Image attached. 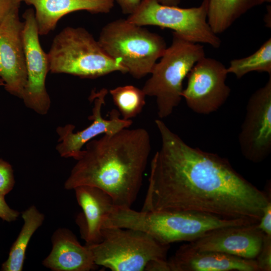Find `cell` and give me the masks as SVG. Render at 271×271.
<instances>
[{"mask_svg": "<svg viewBox=\"0 0 271 271\" xmlns=\"http://www.w3.org/2000/svg\"><path fill=\"white\" fill-rule=\"evenodd\" d=\"M23 17L27 80L22 99L27 107L38 114L45 115L51 103L45 84L47 74L50 71L48 56L40 43L34 10L27 9Z\"/></svg>", "mask_w": 271, "mask_h": 271, "instance_id": "obj_10", "label": "cell"}, {"mask_svg": "<svg viewBox=\"0 0 271 271\" xmlns=\"http://www.w3.org/2000/svg\"><path fill=\"white\" fill-rule=\"evenodd\" d=\"M144 270L146 271H170V267L166 260H154L146 265Z\"/></svg>", "mask_w": 271, "mask_h": 271, "instance_id": "obj_29", "label": "cell"}, {"mask_svg": "<svg viewBox=\"0 0 271 271\" xmlns=\"http://www.w3.org/2000/svg\"><path fill=\"white\" fill-rule=\"evenodd\" d=\"M86 245L97 266L112 271L144 270L152 260L167 259L170 247L144 231L116 227L102 228L100 241Z\"/></svg>", "mask_w": 271, "mask_h": 271, "instance_id": "obj_7", "label": "cell"}, {"mask_svg": "<svg viewBox=\"0 0 271 271\" xmlns=\"http://www.w3.org/2000/svg\"><path fill=\"white\" fill-rule=\"evenodd\" d=\"M238 141L242 154L250 162H261L271 152V75L248 100Z\"/></svg>", "mask_w": 271, "mask_h": 271, "instance_id": "obj_11", "label": "cell"}, {"mask_svg": "<svg viewBox=\"0 0 271 271\" xmlns=\"http://www.w3.org/2000/svg\"><path fill=\"white\" fill-rule=\"evenodd\" d=\"M73 190L83 211L82 221L79 223L82 237L85 245L98 243L101 240L104 221L114 205L112 199L105 191L93 186H79Z\"/></svg>", "mask_w": 271, "mask_h": 271, "instance_id": "obj_18", "label": "cell"}, {"mask_svg": "<svg viewBox=\"0 0 271 271\" xmlns=\"http://www.w3.org/2000/svg\"><path fill=\"white\" fill-rule=\"evenodd\" d=\"M24 224L12 246L7 259L2 264L3 271H22L28 243L34 233L43 224L44 215L32 205L23 212Z\"/></svg>", "mask_w": 271, "mask_h": 271, "instance_id": "obj_20", "label": "cell"}, {"mask_svg": "<svg viewBox=\"0 0 271 271\" xmlns=\"http://www.w3.org/2000/svg\"><path fill=\"white\" fill-rule=\"evenodd\" d=\"M125 15L132 14L138 9L142 0H114Z\"/></svg>", "mask_w": 271, "mask_h": 271, "instance_id": "obj_27", "label": "cell"}, {"mask_svg": "<svg viewBox=\"0 0 271 271\" xmlns=\"http://www.w3.org/2000/svg\"><path fill=\"white\" fill-rule=\"evenodd\" d=\"M113 101L122 118L131 119L140 114L146 104V94L133 85L118 86L109 90Z\"/></svg>", "mask_w": 271, "mask_h": 271, "instance_id": "obj_22", "label": "cell"}, {"mask_svg": "<svg viewBox=\"0 0 271 271\" xmlns=\"http://www.w3.org/2000/svg\"><path fill=\"white\" fill-rule=\"evenodd\" d=\"M255 260L260 271L271 270V235H264L261 249Z\"/></svg>", "mask_w": 271, "mask_h": 271, "instance_id": "obj_24", "label": "cell"}, {"mask_svg": "<svg viewBox=\"0 0 271 271\" xmlns=\"http://www.w3.org/2000/svg\"><path fill=\"white\" fill-rule=\"evenodd\" d=\"M205 4L181 8L162 5L158 0H142L138 9L126 19L141 26L168 28L184 39L194 43L220 47L221 40L212 30L207 19Z\"/></svg>", "mask_w": 271, "mask_h": 271, "instance_id": "obj_8", "label": "cell"}, {"mask_svg": "<svg viewBox=\"0 0 271 271\" xmlns=\"http://www.w3.org/2000/svg\"><path fill=\"white\" fill-rule=\"evenodd\" d=\"M51 240L52 250L42 262L45 267L53 271H89L97 267L89 248L69 229H57Z\"/></svg>", "mask_w": 271, "mask_h": 271, "instance_id": "obj_16", "label": "cell"}, {"mask_svg": "<svg viewBox=\"0 0 271 271\" xmlns=\"http://www.w3.org/2000/svg\"><path fill=\"white\" fill-rule=\"evenodd\" d=\"M107 92L103 88L98 92H93L90 95L89 100L93 102L94 105L92 114L88 117L92 122L89 126L77 132H74L75 126L72 124H67L57 128L56 132L59 138L56 149L61 157L73 158L76 160L83 146L96 136L114 133L128 128L132 124L131 119L120 118L119 112L115 109L110 112L109 119L102 116L101 109L105 103Z\"/></svg>", "mask_w": 271, "mask_h": 271, "instance_id": "obj_13", "label": "cell"}, {"mask_svg": "<svg viewBox=\"0 0 271 271\" xmlns=\"http://www.w3.org/2000/svg\"><path fill=\"white\" fill-rule=\"evenodd\" d=\"M228 73L220 61L205 56L200 59L187 76V86L182 92L187 106L199 114L218 109L230 95L225 83Z\"/></svg>", "mask_w": 271, "mask_h": 271, "instance_id": "obj_9", "label": "cell"}, {"mask_svg": "<svg viewBox=\"0 0 271 271\" xmlns=\"http://www.w3.org/2000/svg\"><path fill=\"white\" fill-rule=\"evenodd\" d=\"M151 150L149 132L125 128L86 144L64 183L66 190L82 185L107 193L115 206L131 207L141 189Z\"/></svg>", "mask_w": 271, "mask_h": 271, "instance_id": "obj_2", "label": "cell"}, {"mask_svg": "<svg viewBox=\"0 0 271 271\" xmlns=\"http://www.w3.org/2000/svg\"><path fill=\"white\" fill-rule=\"evenodd\" d=\"M19 8H14L0 23V78L7 91L22 99L27 73L24 23L20 20Z\"/></svg>", "mask_w": 271, "mask_h": 271, "instance_id": "obj_12", "label": "cell"}, {"mask_svg": "<svg viewBox=\"0 0 271 271\" xmlns=\"http://www.w3.org/2000/svg\"><path fill=\"white\" fill-rule=\"evenodd\" d=\"M271 2V0H267V2L269 3V2Z\"/></svg>", "mask_w": 271, "mask_h": 271, "instance_id": "obj_32", "label": "cell"}, {"mask_svg": "<svg viewBox=\"0 0 271 271\" xmlns=\"http://www.w3.org/2000/svg\"><path fill=\"white\" fill-rule=\"evenodd\" d=\"M228 73L240 78L248 73L257 71L271 75V39L266 41L250 55L231 60L227 68Z\"/></svg>", "mask_w": 271, "mask_h": 271, "instance_id": "obj_21", "label": "cell"}, {"mask_svg": "<svg viewBox=\"0 0 271 271\" xmlns=\"http://www.w3.org/2000/svg\"><path fill=\"white\" fill-rule=\"evenodd\" d=\"M5 84L3 80L0 78V86H4Z\"/></svg>", "mask_w": 271, "mask_h": 271, "instance_id": "obj_31", "label": "cell"}, {"mask_svg": "<svg viewBox=\"0 0 271 271\" xmlns=\"http://www.w3.org/2000/svg\"><path fill=\"white\" fill-rule=\"evenodd\" d=\"M97 41L108 56L138 79L151 73L167 47L162 36L126 19L107 23Z\"/></svg>", "mask_w": 271, "mask_h": 271, "instance_id": "obj_5", "label": "cell"}, {"mask_svg": "<svg viewBox=\"0 0 271 271\" xmlns=\"http://www.w3.org/2000/svg\"><path fill=\"white\" fill-rule=\"evenodd\" d=\"M50 71L95 79L126 69L104 51L82 27H66L54 38L49 52Z\"/></svg>", "mask_w": 271, "mask_h": 271, "instance_id": "obj_4", "label": "cell"}, {"mask_svg": "<svg viewBox=\"0 0 271 271\" xmlns=\"http://www.w3.org/2000/svg\"><path fill=\"white\" fill-rule=\"evenodd\" d=\"M33 6L39 35L48 34L58 21L72 12L86 11L92 14L109 13L114 0H19Z\"/></svg>", "mask_w": 271, "mask_h": 271, "instance_id": "obj_17", "label": "cell"}, {"mask_svg": "<svg viewBox=\"0 0 271 271\" xmlns=\"http://www.w3.org/2000/svg\"><path fill=\"white\" fill-rule=\"evenodd\" d=\"M15 183L12 166L0 159V193L5 196L8 194L13 189Z\"/></svg>", "mask_w": 271, "mask_h": 271, "instance_id": "obj_23", "label": "cell"}, {"mask_svg": "<svg viewBox=\"0 0 271 271\" xmlns=\"http://www.w3.org/2000/svg\"><path fill=\"white\" fill-rule=\"evenodd\" d=\"M5 196L0 193V218L9 222L15 221L20 213L9 206L5 201Z\"/></svg>", "mask_w": 271, "mask_h": 271, "instance_id": "obj_25", "label": "cell"}, {"mask_svg": "<svg viewBox=\"0 0 271 271\" xmlns=\"http://www.w3.org/2000/svg\"><path fill=\"white\" fill-rule=\"evenodd\" d=\"M258 223L218 228L187 244L198 251H216L255 259L261 249L264 235L258 227Z\"/></svg>", "mask_w": 271, "mask_h": 271, "instance_id": "obj_14", "label": "cell"}, {"mask_svg": "<svg viewBox=\"0 0 271 271\" xmlns=\"http://www.w3.org/2000/svg\"><path fill=\"white\" fill-rule=\"evenodd\" d=\"M19 0H0V23L15 8L20 7Z\"/></svg>", "mask_w": 271, "mask_h": 271, "instance_id": "obj_28", "label": "cell"}, {"mask_svg": "<svg viewBox=\"0 0 271 271\" xmlns=\"http://www.w3.org/2000/svg\"><path fill=\"white\" fill-rule=\"evenodd\" d=\"M257 226L264 234L271 235V200L263 208Z\"/></svg>", "mask_w": 271, "mask_h": 271, "instance_id": "obj_26", "label": "cell"}, {"mask_svg": "<svg viewBox=\"0 0 271 271\" xmlns=\"http://www.w3.org/2000/svg\"><path fill=\"white\" fill-rule=\"evenodd\" d=\"M254 223L227 219L194 211H141L114 205L102 228L116 227L144 231L162 243L191 242L212 230Z\"/></svg>", "mask_w": 271, "mask_h": 271, "instance_id": "obj_3", "label": "cell"}, {"mask_svg": "<svg viewBox=\"0 0 271 271\" xmlns=\"http://www.w3.org/2000/svg\"><path fill=\"white\" fill-rule=\"evenodd\" d=\"M170 271H260L255 259L212 251H198L187 244L168 259Z\"/></svg>", "mask_w": 271, "mask_h": 271, "instance_id": "obj_15", "label": "cell"}, {"mask_svg": "<svg viewBox=\"0 0 271 271\" xmlns=\"http://www.w3.org/2000/svg\"><path fill=\"white\" fill-rule=\"evenodd\" d=\"M162 5L167 6H177L180 2V0H158Z\"/></svg>", "mask_w": 271, "mask_h": 271, "instance_id": "obj_30", "label": "cell"}, {"mask_svg": "<svg viewBox=\"0 0 271 271\" xmlns=\"http://www.w3.org/2000/svg\"><path fill=\"white\" fill-rule=\"evenodd\" d=\"M207 22L218 34L226 31L241 16L267 0H203Z\"/></svg>", "mask_w": 271, "mask_h": 271, "instance_id": "obj_19", "label": "cell"}, {"mask_svg": "<svg viewBox=\"0 0 271 271\" xmlns=\"http://www.w3.org/2000/svg\"><path fill=\"white\" fill-rule=\"evenodd\" d=\"M161 146L150 164L142 210L194 211L257 223L270 194L245 179L226 158L187 145L161 119Z\"/></svg>", "mask_w": 271, "mask_h": 271, "instance_id": "obj_1", "label": "cell"}, {"mask_svg": "<svg viewBox=\"0 0 271 271\" xmlns=\"http://www.w3.org/2000/svg\"><path fill=\"white\" fill-rule=\"evenodd\" d=\"M205 56L203 46L188 41L173 32L167 47L146 81L142 90L146 96L156 98L158 116H169L180 103L183 82L194 65Z\"/></svg>", "mask_w": 271, "mask_h": 271, "instance_id": "obj_6", "label": "cell"}]
</instances>
